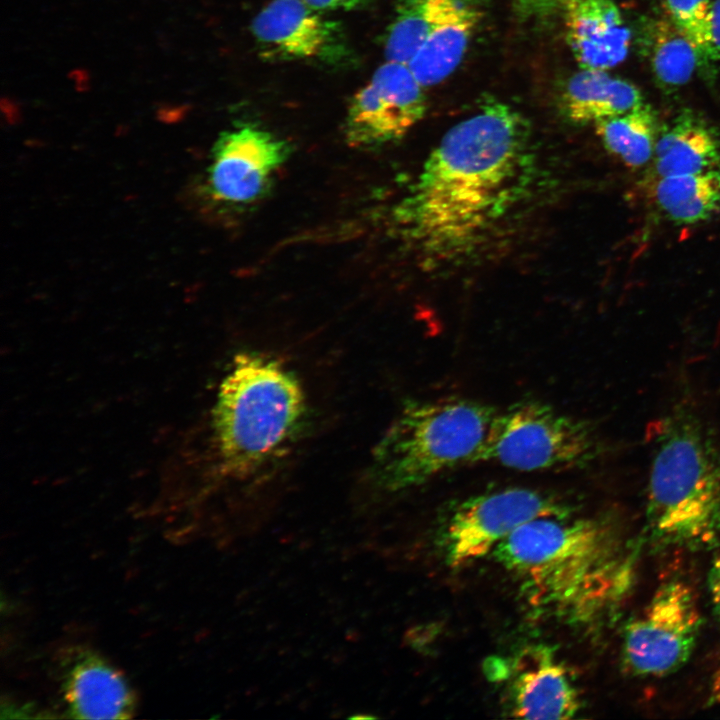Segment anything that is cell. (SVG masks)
<instances>
[{
    "label": "cell",
    "mask_w": 720,
    "mask_h": 720,
    "mask_svg": "<svg viewBox=\"0 0 720 720\" xmlns=\"http://www.w3.org/2000/svg\"><path fill=\"white\" fill-rule=\"evenodd\" d=\"M480 18L475 0H460L431 31L408 63L425 88L442 82L458 67Z\"/></svg>",
    "instance_id": "cell-16"
},
{
    "label": "cell",
    "mask_w": 720,
    "mask_h": 720,
    "mask_svg": "<svg viewBox=\"0 0 720 720\" xmlns=\"http://www.w3.org/2000/svg\"><path fill=\"white\" fill-rule=\"evenodd\" d=\"M185 112V106L164 107L159 111L163 120L174 121L179 119Z\"/></svg>",
    "instance_id": "cell-29"
},
{
    "label": "cell",
    "mask_w": 720,
    "mask_h": 720,
    "mask_svg": "<svg viewBox=\"0 0 720 720\" xmlns=\"http://www.w3.org/2000/svg\"><path fill=\"white\" fill-rule=\"evenodd\" d=\"M653 180L720 167V140L713 128L691 112L675 117L658 132Z\"/></svg>",
    "instance_id": "cell-15"
},
{
    "label": "cell",
    "mask_w": 720,
    "mask_h": 720,
    "mask_svg": "<svg viewBox=\"0 0 720 720\" xmlns=\"http://www.w3.org/2000/svg\"><path fill=\"white\" fill-rule=\"evenodd\" d=\"M534 168L528 120L487 101L443 135L397 216L428 255L464 254L524 197Z\"/></svg>",
    "instance_id": "cell-1"
},
{
    "label": "cell",
    "mask_w": 720,
    "mask_h": 720,
    "mask_svg": "<svg viewBox=\"0 0 720 720\" xmlns=\"http://www.w3.org/2000/svg\"><path fill=\"white\" fill-rule=\"evenodd\" d=\"M460 0H399L387 31V61L407 64L422 43Z\"/></svg>",
    "instance_id": "cell-19"
},
{
    "label": "cell",
    "mask_w": 720,
    "mask_h": 720,
    "mask_svg": "<svg viewBox=\"0 0 720 720\" xmlns=\"http://www.w3.org/2000/svg\"><path fill=\"white\" fill-rule=\"evenodd\" d=\"M305 414L304 391L292 372L267 356L237 354L213 412L224 470L247 476L278 457L296 437Z\"/></svg>",
    "instance_id": "cell-3"
},
{
    "label": "cell",
    "mask_w": 720,
    "mask_h": 720,
    "mask_svg": "<svg viewBox=\"0 0 720 720\" xmlns=\"http://www.w3.org/2000/svg\"><path fill=\"white\" fill-rule=\"evenodd\" d=\"M590 424L540 401H522L497 412L474 463L520 471L581 468L600 454Z\"/></svg>",
    "instance_id": "cell-6"
},
{
    "label": "cell",
    "mask_w": 720,
    "mask_h": 720,
    "mask_svg": "<svg viewBox=\"0 0 720 720\" xmlns=\"http://www.w3.org/2000/svg\"><path fill=\"white\" fill-rule=\"evenodd\" d=\"M707 59L720 61V0H714L709 17Z\"/></svg>",
    "instance_id": "cell-24"
},
{
    "label": "cell",
    "mask_w": 720,
    "mask_h": 720,
    "mask_svg": "<svg viewBox=\"0 0 720 720\" xmlns=\"http://www.w3.org/2000/svg\"><path fill=\"white\" fill-rule=\"evenodd\" d=\"M653 183L656 205L674 223H700L720 211V167L660 177Z\"/></svg>",
    "instance_id": "cell-18"
},
{
    "label": "cell",
    "mask_w": 720,
    "mask_h": 720,
    "mask_svg": "<svg viewBox=\"0 0 720 720\" xmlns=\"http://www.w3.org/2000/svg\"><path fill=\"white\" fill-rule=\"evenodd\" d=\"M61 695L73 719H129L135 695L122 673L96 652L75 648L61 661Z\"/></svg>",
    "instance_id": "cell-12"
},
{
    "label": "cell",
    "mask_w": 720,
    "mask_h": 720,
    "mask_svg": "<svg viewBox=\"0 0 720 720\" xmlns=\"http://www.w3.org/2000/svg\"><path fill=\"white\" fill-rule=\"evenodd\" d=\"M570 514L569 506L546 491L509 487L459 502L449 513L443 536L446 560L458 568L497 548L524 524L542 517Z\"/></svg>",
    "instance_id": "cell-8"
},
{
    "label": "cell",
    "mask_w": 720,
    "mask_h": 720,
    "mask_svg": "<svg viewBox=\"0 0 720 720\" xmlns=\"http://www.w3.org/2000/svg\"><path fill=\"white\" fill-rule=\"evenodd\" d=\"M519 15L526 18H545L565 12L571 0H510Z\"/></svg>",
    "instance_id": "cell-23"
},
{
    "label": "cell",
    "mask_w": 720,
    "mask_h": 720,
    "mask_svg": "<svg viewBox=\"0 0 720 720\" xmlns=\"http://www.w3.org/2000/svg\"><path fill=\"white\" fill-rule=\"evenodd\" d=\"M702 627V616L691 586L671 578L659 585L641 612L624 631L623 664L639 677H663L690 659Z\"/></svg>",
    "instance_id": "cell-7"
},
{
    "label": "cell",
    "mask_w": 720,
    "mask_h": 720,
    "mask_svg": "<svg viewBox=\"0 0 720 720\" xmlns=\"http://www.w3.org/2000/svg\"><path fill=\"white\" fill-rule=\"evenodd\" d=\"M1 109L8 120H15L18 118L19 108L13 99L3 97L1 100Z\"/></svg>",
    "instance_id": "cell-28"
},
{
    "label": "cell",
    "mask_w": 720,
    "mask_h": 720,
    "mask_svg": "<svg viewBox=\"0 0 720 720\" xmlns=\"http://www.w3.org/2000/svg\"><path fill=\"white\" fill-rule=\"evenodd\" d=\"M651 32L650 60L657 82L669 90L684 86L702 58L699 49L670 19L656 21Z\"/></svg>",
    "instance_id": "cell-21"
},
{
    "label": "cell",
    "mask_w": 720,
    "mask_h": 720,
    "mask_svg": "<svg viewBox=\"0 0 720 720\" xmlns=\"http://www.w3.org/2000/svg\"><path fill=\"white\" fill-rule=\"evenodd\" d=\"M291 152L287 141L260 128L244 126L224 133L216 142L208 169L210 196L230 205L262 199Z\"/></svg>",
    "instance_id": "cell-10"
},
{
    "label": "cell",
    "mask_w": 720,
    "mask_h": 720,
    "mask_svg": "<svg viewBox=\"0 0 720 720\" xmlns=\"http://www.w3.org/2000/svg\"><path fill=\"white\" fill-rule=\"evenodd\" d=\"M424 89L407 64L386 61L351 100L347 143L372 149L401 139L426 112Z\"/></svg>",
    "instance_id": "cell-9"
},
{
    "label": "cell",
    "mask_w": 720,
    "mask_h": 720,
    "mask_svg": "<svg viewBox=\"0 0 720 720\" xmlns=\"http://www.w3.org/2000/svg\"><path fill=\"white\" fill-rule=\"evenodd\" d=\"M363 718H365V719H374L375 716H370V715H365V716H363V715H357V716H352V717H351V719H363Z\"/></svg>",
    "instance_id": "cell-31"
},
{
    "label": "cell",
    "mask_w": 720,
    "mask_h": 720,
    "mask_svg": "<svg viewBox=\"0 0 720 720\" xmlns=\"http://www.w3.org/2000/svg\"><path fill=\"white\" fill-rule=\"evenodd\" d=\"M710 699L713 702L720 701V668L713 677Z\"/></svg>",
    "instance_id": "cell-30"
},
{
    "label": "cell",
    "mask_w": 720,
    "mask_h": 720,
    "mask_svg": "<svg viewBox=\"0 0 720 720\" xmlns=\"http://www.w3.org/2000/svg\"><path fill=\"white\" fill-rule=\"evenodd\" d=\"M567 40L580 69L609 70L626 58L631 33L612 0H571Z\"/></svg>",
    "instance_id": "cell-14"
},
{
    "label": "cell",
    "mask_w": 720,
    "mask_h": 720,
    "mask_svg": "<svg viewBox=\"0 0 720 720\" xmlns=\"http://www.w3.org/2000/svg\"><path fill=\"white\" fill-rule=\"evenodd\" d=\"M564 109L577 124L597 123L644 104L640 90L607 70L580 69L568 80L563 92Z\"/></svg>",
    "instance_id": "cell-17"
},
{
    "label": "cell",
    "mask_w": 720,
    "mask_h": 720,
    "mask_svg": "<svg viewBox=\"0 0 720 720\" xmlns=\"http://www.w3.org/2000/svg\"><path fill=\"white\" fill-rule=\"evenodd\" d=\"M251 31L262 54L271 59L330 60L344 51L339 25L302 0H272L253 19Z\"/></svg>",
    "instance_id": "cell-11"
},
{
    "label": "cell",
    "mask_w": 720,
    "mask_h": 720,
    "mask_svg": "<svg viewBox=\"0 0 720 720\" xmlns=\"http://www.w3.org/2000/svg\"><path fill=\"white\" fill-rule=\"evenodd\" d=\"M68 79L78 92H86L91 86V76L87 69L75 67L68 72Z\"/></svg>",
    "instance_id": "cell-27"
},
{
    "label": "cell",
    "mask_w": 720,
    "mask_h": 720,
    "mask_svg": "<svg viewBox=\"0 0 720 720\" xmlns=\"http://www.w3.org/2000/svg\"><path fill=\"white\" fill-rule=\"evenodd\" d=\"M515 664L510 709L513 717L570 719L579 711L576 685L551 648H528Z\"/></svg>",
    "instance_id": "cell-13"
},
{
    "label": "cell",
    "mask_w": 720,
    "mask_h": 720,
    "mask_svg": "<svg viewBox=\"0 0 720 720\" xmlns=\"http://www.w3.org/2000/svg\"><path fill=\"white\" fill-rule=\"evenodd\" d=\"M494 553L516 577L531 608L570 622L598 618L631 582V558L612 528L598 518L569 514L535 519Z\"/></svg>",
    "instance_id": "cell-2"
},
{
    "label": "cell",
    "mask_w": 720,
    "mask_h": 720,
    "mask_svg": "<svg viewBox=\"0 0 720 720\" xmlns=\"http://www.w3.org/2000/svg\"><path fill=\"white\" fill-rule=\"evenodd\" d=\"M496 413L461 397L408 401L375 447L372 480L397 492L474 463Z\"/></svg>",
    "instance_id": "cell-5"
},
{
    "label": "cell",
    "mask_w": 720,
    "mask_h": 720,
    "mask_svg": "<svg viewBox=\"0 0 720 720\" xmlns=\"http://www.w3.org/2000/svg\"><path fill=\"white\" fill-rule=\"evenodd\" d=\"M314 10L353 9L363 5L368 0H302Z\"/></svg>",
    "instance_id": "cell-26"
},
{
    "label": "cell",
    "mask_w": 720,
    "mask_h": 720,
    "mask_svg": "<svg viewBox=\"0 0 720 720\" xmlns=\"http://www.w3.org/2000/svg\"><path fill=\"white\" fill-rule=\"evenodd\" d=\"M646 521L661 545L704 549L720 542V452L688 416L668 419L658 430Z\"/></svg>",
    "instance_id": "cell-4"
},
{
    "label": "cell",
    "mask_w": 720,
    "mask_h": 720,
    "mask_svg": "<svg viewBox=\"0 0 720 720\" xmlns=\"http://www.w3.org/2000/svg\"><path fill=\"white\" fill-rule=\"evenodd\" d=\"M606 149L626 166L640 168L652 160L658 136L656 118L649 105L594 124Z\"/></svg>",
    "instance_id": "cell-20"
},
{
    "label": "cell",
    "mask_w": 720,
    "mask_h": 720,
    "mask_svg": "<svg viewBox=\"0 0 720 720\" xmlns=\"http://www.w3.org/2000/svg\"><path fill=\"white\" fill-rule=\"evenodd\" d=\"M714 0H662L669 19L684 32L707 57L709 17Z\"/></svg>",
    "instance_id": "cell-22"
},
{
    "label": "cell",
    "mask_w": 720,
    "mask_h": 720,
    "mask_svg": "<svg viewBox=\"0 0 720 720\" xmlns=\"http://www.w3.org/2000/svg\"><path fill=\"white\" fill-rule=\"evenodd\" d=\"M708 588L715 614L720 621V545L709 570Z\"/></svg>",
    "instance_id": "cell-25"
}]
</instances>
